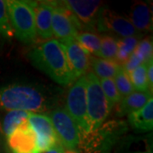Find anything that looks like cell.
Segmentation results:
<instances>
[{"instance_id": "obj_1", "label": "cell", "mask_w": 153, "mask_h": 153, "mask_svg": "<svg viewBox=\"0 0 153 153\" xmlns=\"http://www.w3.org/2000/svg\"><path fill=\"white\" fill-rule=\"evenodd\" d=\"M33 66L62 86L76 81L65 48L59 40L51 39L38 44L28 53Z\"/></svg>"}, {"instance_id": "obj_2", "label": "cell", "mask_w": 153, "mask_h": 153, "mask_svg": "<svg viewBox=\"0 0 153 153\" xmlns=\"http://www.w3.org/2000/svg\"><path fill=\"white\" fill-rule=\"evenodd\" d=\"M49 108L45 94L33 85L13 83L0 87V109L33 113L45 111Z\"/></svg>"}, {"instance_id": "obj_3", "label": "cell", "mask_w": 153, "mask_h": 153, "mask_svg": "<svg viewBox=\"0 0 153 153\" xmlns=\"http://www.w3.org/2000/svg\"><path fill=\"white\" fill-rule=\"evenodd\" d=\"M127 130L123 121L105 122L94 131L79 134L77 148L81 153H110L115 143Z\"/></svg>"}, {"instance_id": "obj_4", "label": "cell", "mask_w": 153, "mask_h": 153, "mask_svg": "<svg viewBox=\"0 0 153 153\" xmlns=\"http://www.w3.org/2000/svg\"><path fill=\"white\" fill-rule=\"evenodd\" d=\"M6 7L14 36L23 44H31L37 39L34 2L8 0Z\"/></svg>"}, {"instance_id": "obj_5", "label": "cell", "mask_w": 153, "mask_h": 153, "mask_svg": "<svg viewBox=\"0 0 153 153\" xmlns=\"http://www.w3.org/2000/svg\"><path fill=\"white\" fill-rule=\"evenodd\" d=\"M86 78L88 133L96 130L104 123L111 111L100 80L93 72H88Z\"/></svg>"}, {"instance_id": "obj_6", "label": "cell", "mask_w": 153, "mask_h": 153, "mask_svg": "<svg viewBox=\"0 0 153 153\" xmlns=\"http://www.w3.org/2000/svg\"><path fill=\"white\" fill-rule=\"evenodd\" d=\"M66 111L75 122L79 134L88 133L86 78H77L68 90L66 95Z\"/></svg>"}, {"instance_id": "obj_7", "label": "cell", "mask_w": 153, "mask_h": 153, "mask_svg": "<svg viewBox=\"0 0 153 153\" xmlns=\"http://www.w3.org/2000/svg\"><path fill=\"white\" fill-rule=\"evenodd\" d=\"M81 24L62 2H54L52 12L53 35L60 40L76 39Z\"/></svg>"}, {"instance_id": "obj_8", "label": "cell", "mask_w": 153, "mask_h": 153, "mask_svg": "<svg viewBox=\"0 0 153 153\" xmlns=\"http://www.w3.org/2000/svg\"><path fill=\"white\" fill-rule=\"evenodd\" d=\"M59 142L65 149L74 150L79 142V132L75 122L66 109H55L49 116Z\"/></svg>"}, {"instance_id": "obj_9", "label": "cell", "mask_w": 153, "mask_h": 153, "mask_svg": "<svg viewBox=\"0 0 153 153\" xmlns=\"http://www.w3.org/2000/svg\"><path fill=\"white\" fill-rule=\"evenodd\" d=\"M96 29L100 32L114 33L123 38L128 37L140 38L142 37V33L137 31L128 19L109 9L100 10Z\"/></svg>"}, {"instance_id": "obj_10", "label": "cell", "mask_w": 153, "mask_h": 153, "mask_svg": "<svg viewBox=\"0 0 153 153\" xmlns=\"http://www.w3.org/2000/svg\"><path fill=\"white\" fill-rule=\"evenodd\" d=\"M28 122L37 134L39 152H45L56 145L60 144L49 117L46 115L31 113Z\"/></svg>"}, {"instance_id": "obj_11", "label": "cell", "mask_w": 153, "mask_h": 153, "mask_svg": "<svg viewBox=\"0 0 153 153\" xmlns=\"http://www.w3.org/2000/svg\"><path fill=\"white\" fill-rule=\"evenodd\" d=\"M62 3L76 17L82 27L95 29L99 12L102 5L101 1L66 0Z\"/></svg>"}, {"instance_id": "obj_12", "label": "cell", "mask_w": 153, "mask_h": 153, "mask_svg": "<svg viewBox=\"0 0 153 153\" xmlns=\"http://www.w3.org/2000/svg\"><path fill=\"white\" fill-rule=\"evenodd\" d=\"M7 142L13 153H40L37 134L28 120L23 122L7 137Z\"/></svg>"}, {"instance_id": "obj_13", "label": "cell", "mask_w": 153, "mask_h": 153, "mask_svg": "<svg viewBox=\"0 0 153 153\" xmlns=\"http://www.w3.org/2000/svg\"><path fill=\"white\" fill-rule=\"evenodd\" d=\"M66 50V56L76 80L86 75L90 66V55L76 39L60 40Z\"/></svg>"}, {"instance_id": "obj_14", "label": "cell", "mask_w": 153, "mask_h": 153, "mask_svg": "<svg viewBox=\"0 0 153 153\" xmlns=\"http://www.w3.org/2000/svg\"><path fill=\"white\" fill-rule=\"evenodd\" d=\"M53 7L54 2H34L37 37L44 41L51 40L54 36L52 31Z\"/></svg>"}, {"instance_id": "obj_15", "label": "cell", "mask_w": 153, "mask_h": 153, "mask_svg": "<svg viewBox=\"0 0 153 153\" xmlns=\"http://www.w3.org/2000/svg\"><path fill=\"white\" fill-rule=\"evenodd\" d=\"M132 25L140 33L152 31V9L151 4L136 1L130 8L129 19Z\"/></svg>"}, {"instance_id": "obj_16", "label": "cell", "mask_w": 153, "mask_h": 153, "mask_svg": "<svg viewBox=\"0 0 153 153\" xmlns=\"http://www.w3.org/2000/svg\"><path fill=\"white\" fill-rule=\"evenodd\" d=\"M151 99H152V93L150 91H134L121 100L117 108V114L118 117L129 115L142 108Z\"/></svg>"}, {"instance_id": "obj_17", "label": "cell", "mask_w": 153, "mask_h": 153, "mask_svg": "<svg viewBox=\"0 0 153 153\" xmlns=\"http://www.w3.org/2000/svg\"><path fill=\"white\" fill-rule=\"evenodd\" d=\"M132 128L140 131H152L153 128V100L151 99L142 108L128 115Z\"/></svg>"}, {"instance_id": "obj_18", "label": "cell", "mask_w": 153, "mask_h": 153, "mask_svg": "<svg viewBox=\"0 0 153 153\" xmlns=\"http://www.w3.org/2000/svg\"><path fill=\"white\" fill-rule=\"evenodd\" d=\"M90 66L93 73L98 79L114 78L121 66L114 60H105L97 57H90Z\"/></svg>"}, {"instance_id": "obj_19", "label": "cell", "mask_w": 153, "mask_h": 153, "mask_svg": "<svg viewBox=\"0 0 153 153\" xmlns=\"http://www.w3.org/2000/svg\"><path fill=\"white\" fill-rule=\"evenodd\" d=\"M31 112L23 111H9L4 120L2 122V125L0 126L3 133L8 137L10 135L15 129L19 125H21L23 122L28 120Z\"/></svg>"}, {"instance_id": "obj_20", "label": "cell", "mask_w": 153, "mask_h": 153, "mask_svg": "<svg viewBox=\"0 0 153 153\" xmlns=\"http://www.w3.org/2000/svg\"><path fill=\"white\" fill-rule=\"evenodd\" d=\"M139 44V38L134 37H128V38H123L122 39H117V55L116 61L123 66L130 55L134 53L136 46Z\"/></svg>"}, {"instance_id": "obj_21", "label": "cell", "mask_w": 153, "mask_h": 153, "mask_svg": "<svg viewBox=\"0 0 153 153\" xmlns=\"http://www.w3.org/2000/svg\"><path fill=\"white\" fill-rule=\"evenodd\" d=\"M76 40L88 53L99 56L101 41L99 35L90 32H82L77 34Z\"/></svg>"}, {"instance_id": "obj_22", "label": "cell", "mask_w": 153, "mask_h": 153, "mask_svg": "<svg viewBox=\"0 0 153 153\" xmlns=\"http://www.w3.org/2000/svg\"><path fill=\"white\" fill-rule=\"evenodd\" d=\"M100 49L99 56L101 59L105 60H114L116 61L117 55V39L111 36L105 35L100 37ZM117 62V61H116Z\"/></svg>"}, {"instance_id": "obj_23", "label": "cell", "mask_w": 153, "mask_h": 153, "mask_svg": "<svg viewBox=\"0 0 153 153\" xmlns=\"http://www.w3.org/2000/svg\"><path fill=\"white\" fill-rule=\"evenodd\" d=\"M146 70L147 64H141L128 74L133 86L136 91H150Z\"/></svg>"}, {"instance_id": "obj_24", "label": "cell", "mask_w": 153, "mask_h": 153, "mask_svg": "<svg viewBox=\"0 0 153 153\" xmlns=\"http://www.w3.org/2000/svg\"><path fill=\"white\" fill-rule=\"evenodd\" d=\"M113 79H114L117 89L122 99L128 96V94H132L134 91H135L131 80H130L129 75L124 71L123 66H121L119 71L117 73V75L115 76Z\"/></svg>"}, {"instance_id": "obj_25", "label": "cell", "mask_w": 153, "mask_h": 153, "mask_svg": "<svg viewBox=\"0 0 153 153\" xmlns=\"http://www.w3.org/2000/svg\"><path fill=\"white\" fill-rule=\"evenodd\" d=\"M99 80H100V86L102 88V90L109 102L110 105L111 106V108H113L115 105L118 104L122 100L120 94L116 87L114 79L104 78V79H99Z\"/></svg>"}, {"instance_id": "obj_26", "label": "cell", "mask_w": 153, "mask_h": 153, "mask_svg": "<svg viewBox=\"0 0 153 153\" xmlns=\"http://www.w3.org/2000/svg\"><path fill=\"white\" fill-rule=\"evenodd\" d=\"M152 51V39L146 38L141 41H139V44L134 52L138 56V58L141 60L143 64H147L151 60H153Z\"/></svg>"}, {"instance_id": "obj_27", "label": "cell", "mask_w": 153, "mask_h": 153, "mask_svg": "<svg viewBox=\"0 0 153 153\" xmlns=\"http://www.w3.org/2000/svg\"><path fill=\"white\" fill-rule=\"evenodd\" d=\"M0 35L7 39H10L14 37V32L11 27L6 1L4 0H0Z\"/></svg>"}, {"instance_id": "obj_28", "label": "cell", "mask_w": 153, "mask_h": 153, "mask_svg": "<svg viewBox=\"0 0 153 153\" xmlns=\"http://www.w3.org/2000/svg\"><path fill=\"white\" fill-rule=\"evenodd\" d=\"M141 64H143L142 62H141V60L138 58V56L134 52L130 55V57L128 58V60H127V62L123 66V68L124 69V71L128 74H129L132 71H134L135 68H137L139 66H140Z\"/></svg>"}, {"instance_id": "obj_29", "label": "cell", "mask_w": 153, "mask_h": 153, "mask_svg": "<svg viewBox=\"0 0 153 153\" xmlns=\"http://www.w3.org/2000/svg\"><path fill=\"white\" fill-rule=\"evenodd\" d=\"M153 60H151L147 63V70H146V75H147L148 84L150 91L152 92L153 89Z\"/></svg>"}, {"instance_id": "obj_30", "label": "cell", "mask_w": 153, "mask_h": 153, "mask_svg": "<svg viewBox=\"0 0 153 153\" xmlns=\"http://www.w3.org/2000/svg\"><path fill=\"white\" fill-rule=\"evenodd\" d=\"M65 151H64L63 146L60 144H58V145L55 146V147H53L52 149L47 151V152H45V153H63Z\"/></svg>"}, {"instance_id": "obj_31", "label": "cell", "mask_w": 153, "mask_h": 153, "mask_svg": "<svg viewBox=\"0 0 153 153\" xmlns=\"http://www.w3.org/2000/svg\"><path fill=\"white\" fill-rule=\"evenodd\" d=\"M139 153H152V148L147 146V148H146V151H144V152H139Z\"/></svg>"}, {"instance_id": "obj_32", "label": "cell", "mask_w": 153, "mask_h": 153, "mask_svg": "<svg viewBox=\"0 0 153 153\" xmlns=\"http://www.w3.org/2000/svg\"><path fill=\"white\" fill-rule=\"evenodd\" d=\"M63 153H76L75 151H72V150H67V151H65Z\"/></svg>"}, {"instance_id": "obj_33", "label": "cell", "mask_w": 153, "mask_h": 153, "mask_svg": "<svg viewBox=\"0 0 153 153\" xmlns=\"http://www.w3.org/2000/svg\"></svg>"}]
</instances>
